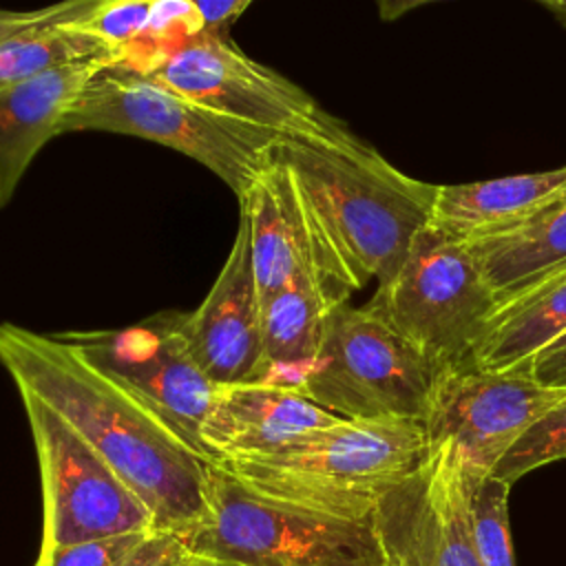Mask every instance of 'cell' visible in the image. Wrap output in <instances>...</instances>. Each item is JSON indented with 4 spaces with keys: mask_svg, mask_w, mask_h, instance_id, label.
Segmentation results:
<instances>
[{
    "mask_svg": "<svg viewBox=\"0 0 566 566\" xmlns=\"http://www.w3.org/2000/svg\"><path fill=\"white\" fill-rule=\"evenodd\" d=\"M427 2H433V0H378V13L382 20H396L402 13H407L420 4H427ZM537 2L546 4L548 9L555 4V0H537Z\"/></svg>",
    "mask_w": 566,
    "mask_h": 566,
    "instance_id": "30",
    "label": "cell"
},
{
    "mask_svg": "<svg viewBox=\"0 0 566 566\" xmlns=\"http://www.w3.org/2000/svg\"><path fill=\"white\" fill-rule=\"evenodd\" d=\"M248 219L250 254L259 298L274 294L301 276H318L340 303L347 298L323 274L290 170L276 157L239 199Z\"/></svg>",
    "mask_w": 566,
    "mask_h": 566,
    "instance_id": "15",
    "label": "cell"
},
{
    "mask_svg": "<svg viewBox=\"0 0 566 566\" xmlns=\"http://www.w3.org/2000/svg\"><path fill=\"white\" fill-rule=\"evenodd\" d=\"M274 157L290 170L321 270L345 298L371 279L387 283L431 223L438 186L400 172L349 128L283 139Z\"/></svg>",
    "mask_w": 566,
    "mask_h": 566,
    "instance_id": "2",
    "label": "cell"
},
{
    "mask_svg": "<svg viewBox=\"0 0 566 566\" xmlns=\"http://www.w3.org/2000/svg\"><path fill=\"white\" fill-rule=\"evenodd\" d=\"M389 566H391V564H389Z\"/></svg>",
    "mask_w": 566,
    "mask_h": 566,
    "instance_id": "33",
    "label": "cell"
},
{
    "mask_svg": "<svg viewBox=\"0 0 566 566\" xmlns=\"http://www.w3.org/2000/svg\"><path fill=\"white\" fill-rule=\"evenodd\" d=\"M340 305L318 276H301L261 301L263 382L294 387L314 363L327 314Z\"/></svg>",
    "mask_w": 566,
    "mask_h": 566,
    "instance_id": "18",
    "label": "cell"
},
{
    "mask_svg": "<svg viewBox=\"0 0 566 566\" xmlns=\"http://www.w3.org/2000/svg\"><path fill=\"white\" fill-rule=\"evenodd\" d=\"M184 321L186 312L161 310L128 327L64 332L60 336L203 455L201 427L219 387L197 365L184 334Z\"/></svg>",
    "mask_w": 566,
    "mask_h": 566,
    "instance_id": "10",
    "label": "cell"
},
{
    "mask_svg": "<svg viewBox=\"0 0 566 566\" xmlns=\"http://www.w3.org/2000/svg\"><path fill=\"white\" fill-rule=\"evenodd\" d=\"M564 396L566 389L537 385L522 365L491 371L469 358L440 371L422 424L429 444L449 440L467 469L491 473L509 447Z\"/></svg>",
    "mask_w": 566,
    "mask_h": 566,
    "instance_id": "11",
    "label": "cell"
},
{
    "mask_svg": "<svg viewBox=\"0 0 566 566\" xmlns=\"http://www.w3.org/2000/svg\"><path fill=\"white\" fill-rule=\"evenodd\" d=\"M42 484L40 548L130 531H155L153 515L113 467L44 400L20 391Z\"/></svg>",
    "mask_w": 566,
    "mask_h": 566,
    "instance_id": "9",
    "label": "cell"
},
{
    "mask_svg": "<svg viewBox=\"0 0 566 566\" xmlns=\"http://www.w3.org/2000/svg\"><path fill=\"white\" fill-rule=\"evenodd\" d=\"M374 528L391 566H482L453 442L429 444L424 462L378 497Z\"/></svg>",
    "mask_w": 566,
    "mask_h": 566,
    "instance_id": "12",
    "label": "cell"
},
{
    "mask_svg": "<svg viewBox=\"0 0 566 566\" xmlns=\"http://www.w3.org/2000/svg\"><path fill=\"white\" fill-rule=\"evenodd\" d=\"M69 0L42 7V9H0V42L31 24H38L46 18H53L55 13H60L66 7Z\"/></svg>",
    "mask_w": 566,
    "mask_h": 566,
    "instance_id": "29",
    "label": "cell"
},
{
    "mask_svg": "<svg viewBox=\"0 0 566 566\" xmlns=\"http://www.w3.org/2000/svg\"><path fill=\"white\" fill-rule=\"evenodd\" d=\"M117 133L168 146L217 175L241 199L272 164L276 135L230 119L164 82L108 64L80 91L62 133Z\"/></svg>",
    "mask_w": 566,
    "mask_h": 566,
    "instance_id": "4",
    "label": "cell"
},
{
    "mask_svg": "<svg viewBox=\"0 0 566 566\" xmlns=\"http://www.w3.org/2000/svg\"><path fill=\"white\" fill-rule=\"evenodd\" d=\"M340 418L290 385L245 382L219 387L201 427V451L208 462L217 464L261 455Z\"/></svg>",
    "mask_w": 566,
    "mask_h": 566,
    "instance_id": "14",
    "label": "cell"
},
{
    "mask_svg": "<svg viewBox=\"0 0 566 566\" xmlns=\"http://www.w3.org/2000/svg\"><path fill=\"white\" fill-rule=\"evenodd\" d=\"M522 367L528 376L548 389H566V332L533 354Z\"/></svg>",
    "mask_w": 566,
    "mask_h": 566,
    "instance_id": "27",
    "label": "cell"
},
{
    "mask_svg": "<svg viewBox=\"0 0 566 566\" xmlns=\"http://www.w3.org/2000/svg\"><path fill=\"white\" fill-rule=\"evenodd\" d=\"M464 473L471 537L482 566H515L509 526V491L513 484L491 473H475L467 467Z\"/></svg>",
    "mask_w": 566,
    "mask_h": 566,
    "instance_id": "22",
    "label": "cell"
},
{
    "mask_svg": "<svg viewBox=\"0 0 566 566\" xmlns=\"http://www.w3.org/2000/svg\"><path fill=\"white\" fill-rule=\"evenodd\" d=\"M99 0H69L66 7L0 42V88L42 75L55 66L115 55L108 46L80 27V18Z\"/></svg>",
    "mask_w": 566,
    "mask_h": 566,
    "instance_id": "21",
    "label": "cell"
},
{
    "mask_svg": "<svg viewBox=\"0 0 566 566\" xmlns=\"http://www.w3.org/2000/svg\"><path fill=\"white\" fill-rule=\"evenodd\" d=\"M555 11V15L566 24V0H555V4L551 7Z\"/></svg>",
    "mask_w": 566,
    "mask_h": 566,
    "instance_id": "32",
    "label": "cell"
},
{
    "mask_svg": "<svg viewBox=\"0 0 566 566\" xmlns=\"http://www.w3.org/2000/svg\"><path fill=\"white\" fill-rule=\"evenodd\" d=\"M0 365L57 411L139 495L155 531L186 537L206 515L208 460L60 334L0 323Z\"/></svg>",
    "mask_w": 566,
    "mask_h": 566,
    "instance_id": "1",
    "label": "cell"
},
{
    "mask_svg": "<svg viewBox=\"0 0 566 566\" xmlns=\"http://www.w3.org/2000/svg\"><path fill=\"white\" fill-rule=\"evenodd\" d=\"M564 188L566 166L489 181L438 186L429 226L449 239L473 243L522 226Z\"/></svg>",
    "mask_w": 566,
    "mask_h": 566,
    "instance_id": "17",
    "label": "cell"
},
{
    "mask_svg": "<svg viewBox=\"0 0 566 566\" xmlns=\"http://www.w3.org/2000/svg\"><path fill=\"white\" fill-rule=\"evenodd\" d=\"M427 453V431L418 420L340 418L276 451L221 467L263 495L371 522L378 497L413 473Z\"/></svg>",
    "mask_w": 566,
    "mask_h": 566,
    "instance_id": "3",
    "label": "cell"
},
{
    "mask_svg": "<svg viewBox=\"0 0 566 566\" xmlns=\"http://www.w3.org/2000/svg\"><path fill=\"white\" fill-rule=\"evenodd\" d=\"M440 371L374 307L340 303L327 314L318 354L294 389L343 418L424 422Z\"/></svg>",
    "mask_w": 566,
    "mask_h": 566,
    "instance_id": "6",
    "label": "cell"
},
{
    "mask_svg": "<svg viewBox=\"0 0 566 566\" xmlns=\"http://www.w3.org/2000/svg\"><path fill=\"white\" fill-rule=\"evenodd\" d=\"M566 332V268L542 276L489 316L471 360L491 371L524 365Z\"/></svg>",
    "mask_w": 566,
    "mask_h": 566,
    "instance_id": "20",
    "label": "cell"
},
{
    "mask_svg": "<svg viewBox=\"0 0 566 566\" xmlns=\"http://www.w3.org/2000/svg\"><path fill=\"white\" fill-rule=\"evenodd\" d=\"M184 334L197 365L217 387L263 382L261 298L241 210L232 248L206 298L186 314Z\"/></svg>",
    "mask_w": 566,
    "mask_h": 566,
    "instance_id": "13",
    "label": "cell"
},
{
    "mask_svg": "<svg viewBox=\"0 0 566 566\" xmlns=\"http://www.w3.org/2000/svg\"><path fill=\"white\" fill-rule=\"evenodd\" d=\"M150 77L230 119L279 139H332L347 124L279 71L248 57L226 31L203 29Z\"/></svg>",
    "mask_w": 566,
    "mask_h": 566,
    "instance_id": "8",
    "label": "cell"
},
{
    "mask_svg": "<svg viewBox=\"0 0 566 566\" xmlns=\"http://www.w3.org/2000/svg\"><path fill=\"white\" fill-rule=\"evenodd\" d=\"M367 305L444 369L471 358L497 298L471 245L427 226Z\"/></svg>",
    "mask_w": 566,
    "mask_h": 566,
    "instance_id": "7",
    "label": "cell"
},
{
    "mask_svg": "<svg viewBox=\"0 0 566 566\" xmlns=\"http://www.w3.org/2000/svg\"><path fill=\"white\" fill-rule=\"evenodd\" d=\"M469 245L497 305L566 268V188L522 226Z\"/></svg>",
    "mask_w": 566,
    "mask_h": 566,
    "instance_id": "19",
    "label": "cell"
},
{
    "mask_svg": "<svg viewBox=\"0 0 566 566\" xmlns=\"http://www.w3.org/2000/svg\"><path fill=\"white\" fill-rule=\"evenodd\" d=\"M206 497V515L184 537L197 557L241 566H389L374 520L263 495L217 462H208Z\"/></svg>",
    "mask_w": 566,
    "mask_h": 566,
    "instance_id": "5",
    "label": "cell"
},
{
    "mask_svg": "<svg viewBox=\"0 0 566 566\" xmlns=\"http://www.w3.org/2000/svg\"><path fill=\"white\" fill-rule=\"evenodd\" d=\"M111 57L55 66L31 80L0 88V208H4L42 146L62 135V122L84 84Z\"/></svg>",
    "mask_w": 566,
    "mask_h": 566,
    "instance_id": "16",
    "label": "cell"
},
{
    "mask_svg": "<svg viewBox=\"0 0 566 566\" xmlns=\"http://www.w3.org/2000/svg\"><path fill=\"white\" fill-rule=\"evenodd\" d=\"M192 551L177 533L153 531L139 548L117 566H188Z\"/></svg>",
    "mask_w": 566,
    "mask_h": 566,
    "instance_id": "26",
    "label": "cell"
},
{
    "mask_svg": "<svg viewBox=\"0 0 566 566\" xmlns=\"http://www.w3.org/2000/svg\"><path fill=\"white\" fill-rule=\"evenodd\" d=\"M155 4L157 0H99L80 18V27L99 38L117 57L146 29Z\"/></svg>",
    "mask_w": 566,
    "mask_h": 566,
    "instance_id": "24",
    "label": "cell"
},
{
    "mask_svg": "<svg viewBox=\"0 0 566 566\" xmlns=\"http://www.w3.org/2000/svg\"><path fill=\"white\" fill-rule=\"evenodd\" d=\"M206 29L210 31H226L230 24L250 7L252 0H188Z\"/></svg>",
    "mask_w": 566,
    "mask_h": 566,
    "instance_id": "28",
    "label": "cell"
},
{
    "mask_svg": "<svg viewBox=\"0 0 566 566\" xmlns=\"http://www.w3.org/2000/svg\"><path fill=\"white\" fill-rule=\"evenodd\" d=\"M188 566H241V564L226 562V559H212V557H197V555H192V559H190Z\"/></svg>",
    "mask_w": 566,
    "mask_h": 566,
    "instance_id": "31",
    "label": "cell"
},
{
    "mask_svg": "<svg viewBox=\"0 0 566 566\" xmlns=\"http://www.w3.org/2000/svg\"><path fill=\"white\" fill-rule=\"evenodd\" d=\"M557 460H566V396L509 447L491 475L513 484L524 473Z\"/></svg>",
    "mask_w": 566,
    "mask_h": 566,
    "instance_id": "23",
    "label": "cell"
},
{
    "mask_svg": "<svg viewBox=\"0 0 566 566\" xmlns=\"http://www.w3.org/2000/svg\"><path fill=\"white\" fill-rule=\"evenodd\" d=\"M153 531H130L66 546L40 548L33 566H117L133 555Z\"/></svg>",
    "mask_w": 566,
    "mask_h": 566,
    "instance_id": "25",
    "label": "cell"
}]
</instances>
